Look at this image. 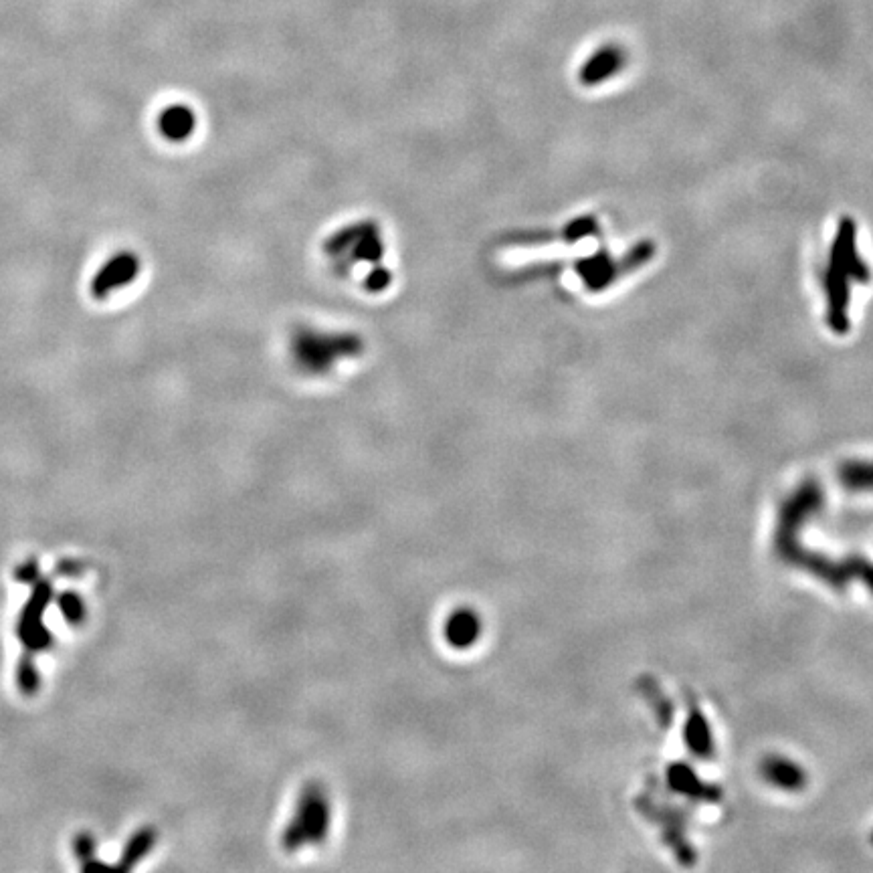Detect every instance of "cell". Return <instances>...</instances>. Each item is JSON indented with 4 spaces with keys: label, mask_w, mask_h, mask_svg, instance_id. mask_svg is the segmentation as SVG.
<instances>
[{
    "label": "cell",
    "mask_w": 873,
    "mask_h": 873,
    "mask_svg": "<svg viewBox=\"0 0 873 873\" xmlns=\"http://www.w3.org/2000/svg\"><path fill=\"white\" fill-rule=\"evenodd\" d=\"M31 587H33V593L19 615L17 637L25 645L27 651L37 655V653H45V651L53 649V645H55V637L45 627V621H43L45 611L55 601V589H53V582L43 578V576Z\"/></svg>",
    "instance_id": "1"
},
{
    "label": "cell",
    "mask_w": 873,
    "mask_h": 873,
    "mask_svg": "<svg viewBox=\"0 0 873 873\" xmlns=\"http://www.w3.org/2000/svg\"><path fill=\"white\" fill-rule=\"evenodd\" d=\"M328 805L320 793H308L300 805L298 819L289 827L285 835V845L298 849L308 843V839H318L326 831Z\"/></svg>",
    "instance_id": "2"
},
{
    "label": "cell",
    "mask_w": 873,
    "mask_h": 873,
    "mask_svg": "<svg viewBox=\"0 0 873 873\" xmlns=\"http://www.w3.org/2000/svg\"><path fill=\"white\" fill-rule=\"evenodd\" d=\"M138 257L134 253H120L116 257H112L102 271L95 275L91 291L95 298H106L108 294H112L114 289L128 285L136 279L138 275Z\"/></svg>",
    "instance_id": "3"
},
{
    "label": "cell",
    "mask_w": 873,
    "mask_h": 873,
    "mask_svg": "<svg viewBox=\"0 0 873 873\" xmlns=\"http://www.w3.org/2000/svg\"><path fill=\"white\" fill-rule=\"evenodd\" d=\"M194 128H197V116H194V112L188 106L174 104L160 112L158 130L164 138L172 142L186 140L188 136H192Z\"/></svg>",
    "instance_id": "4"
},
{
    "label": "cell",
    "mask_w": 873,
    "mask_h": 873,
    "mask_svg": "<svg viewBox=\"0 0 873 873\" xmlns=\"http://www.w3.org/2000/svg\"><path fill=\"white\" fill-rule=\"evenodd\" d=\"M479 633V623L477 617L471 611H457L445 629V635L449 639L451 645H455L457 649H463L467 645H471L475 641Z\"/></svg>",
    "instance_id": "5"
},
{
    "label": "cell",
    "mask_w": 873,
    "mask_h": 873,
    "mask_svg": "<svg viewBox=\"0 0 873 873\" xmlns=\"http://www.w3.org/2000/svg\"><path fill=\"white\" fill-rule=\"evenodd\" d=\"M154 843H156V833H154V829L144 827V829L136 831V833L128 839V843H126V847H124V851H122V857H120L118 869H132L136 863H140V861L150 853V849L154 847Z\"/></svg>",
    "instance_id": "6"
},
{
    "label": "cell",
    "mask_w": 873,
    "mask_h": 873,
    "mask_svg": "<svg viewBox=\"0 0 873 873\" xmlns=\"http://www.w3.org/2000/svg\"><path fill=\"white\" fill-rule=\"evenodd\" d=\"M17 688L21 690L23 696H35L41 690L43 677H41V669L35 661V653L25 651L23 657L17 663Z\"/></svg>",
    "instance_id": "7"
},
{
    "label": "cell",
    "mask_w": 873,
    "mask_h": 873,
    "mask_svg": "<svg viewBox=\"0 0 873 873\" xmlns=\"http://www.w3.org/2000/svg\"><path fill=\"white\" fill-rule=\"evenodd\" d=\"M621 63H623V61H621L619 51H603V53H597V55L587 63L585 71H582V79H585V83H597V81L605 79L607 75L617 73V69H619Z\"/></svg>",
    "instance_id": "8"
},
{
    "label": "cell",
    "mask_w": 873,
    "mask_h": 873,
    "mask_svg": "<svg viewBox=\"0 0 873 873\" xmlns=\"http://www.w3.org/2000/svg\"><path fill=\"white\" fill-rule=\"evenodd\" d=\"M57 609L61 613V617L69 623V625H83L87 619V605L85 599L75 593V591H63L55 597Z\"/></svg>",
    "instance_id": "9"
},
{
    "label": "cell",
    "mask_w": 873,
    "mask_h": 873,
    "mask_svg": "<svg viewBox=\"0 0 873 873\" xmlns=\"http://www.w3.org/2000/svg\"><path fill=\"white\" fill-rule=\"evenodd\" d=\"M73 853H75V857H77V861H79V865H81L83 869L108 867V865H104V863L97 861V857H95V853H97V841H95V837H93L91 833H87V831H81V833H77V835L73 837Z\"/></svg>",
    "instance_id": "10"
},
{
    "label": "cell",
    "mask_w": 873,
    "mask_h": 873,
    "mask_svg": "<svg viewBox=\"0 0 873 873\" xmlns=\"http://www.w3.org/2000/svg\"><path fill=\"white\" fill-rule=\"evenodd\" d=\"M354 255L358 259H362V261H378L380 255H382L380 239L376 235H372V233H368V235L360 233L356 249H354Z\"/></svg>",
    "instance_id": "11"
},
{
    "label": "cell",
    "mask_w": 873,
    "mask_h": 873,
    "mask_svg": "<svg viewBox=\"0 0 873 873\" xmlns=\"http://www.w3.org/2000/svg\"><path fill=\"white\" fill-rule=\"evenodd\" d=\"M15 578L21 582V585H35V582L41 578V568H39V560L37 558H27L25 562H21L15 570Z\"/></svg>",
    "instance_id": "12"
},
{
    "label": "cell",
    "mask_w": 873,
    "mask_h": 873,
    "mask_svg": "<svg viewBox=\"0 0 873 873\" xmlns=\"http://www.w3.org/2000/svg\"><path fill=\"white\" fill-rule=\"evenodd\" d=\"M391 281H393L391 271L382 269V267H376L374 271H370V275L366 279V287L370 291H374V294H378V291H382V289H386L388 285H391Z\"/></svg>",
    "instance_id": "13"
},
{
    "label": "cell",
    "mask_w": 873,
    "mask_h": 873,
    "mask_svg": "<svg viewBox=\"0 0 873 873\" xmlns=\"http://www.w3.org/2000/svg\"><path fill=\"white\" fill-rule=\"evenodd\" d=\"M85 572V564L79 560H63L57 564V574L61 576H81Z\"/></svg>",
    "instance_id": "14"
}]
</instances>
